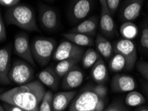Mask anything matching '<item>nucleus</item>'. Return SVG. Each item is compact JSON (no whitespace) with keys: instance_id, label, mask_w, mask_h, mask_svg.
<instances>
[{"instance_id":"f257e3e1","label":"nucleus","mask_w":148,"mask_h":111,"mask_svg":"<svg viewBox=\"0 0 148 111\" xmlns=\"http://www.w3.org/2000/svg\"><path fill=\"white\" fill-rule=\"evenodd\" d=\"M45 92V87L40 80H33L1 93L0 101L17 106L23 111H39Z\"/></svg>"},{"instance_id":"f03ea898","label":"nucleus","mask_w":148,"mask_h":111,"mask_svg":"<svg viewBox=\"0 0 148 111\" xmlns=\"http://www.w3.org/2000/svg\"><path fill=\"white\" fill-rule=\"evenodd\" d=\"M105 99L97 92L95 85L89 84L77 93L68 111H103Z\"/></svg>"},{"instance_id":"7ed1b4c3","label":"nucleus","mask_w":148,"mask_h":111,"mask_svg":"<svg viewBox=\"0 0 148 111\" xmlns=\"http://www.w3.org/2000/svg\"><path fill=\"white\" fill-rule=\"evenodd\" d=\"M5 19L7 23L26 31H40L33 8L27 5L19 3L14 7L8 8L5 10Z\"/></svg>"},{"instance_id":"20e7f679","label":"nucleus","mask_w":148,"mask_h":111,"mask_svg":"<svg viewBox=\"0 0 148 111\" xmlns=\"http://www.w3.org/2000/svg\"><path fill=\"white\" fill-rule=\"evenodd\" d=\"M56 42L54 39L36 37L31 43L32 53L35 62L41 67L46 66L53 57Z\"/></svg>"},{"instance_id":"39448f33","label":"nucleus","mask_w":148,"mask_h":111,"mask_svg":"<svg viewBox=\"0 0 148 111\" xmlns=\"http://www.w3.org/2000/svg\"><path fill=\"white\" fill-rule=\"evenodd\" d=\"M34 69L31 65L22 60H15L9 73L10 81L21 86L33 81Z\"/></svg>"},{"instance_id":"423d86ee","label":"nucleus","mask_w":148,"mask_h":111,"mask_svg":"<svg viewBox=\"0 0 148 111\" xmlns=\"http://www.w3.org/2000/svg\"><path fill=\"white\" fill-rule=\"evenodd\" d=\"M115 53L122 55L126 61V69L131 71L134 69L137 61V49L132 41L121 39L115 43L114 47Z\"/></svg>"},{"instance_id":"0eeeda50","label":"nucleus","mask_w":148,"mask_h":111,"mask_svg":"<svg viewBox=\"0 0 148 111\" xmlns=\"http://www.w3.org/2000/svg\"><path fill=\"white\" fill-rule=\"evenodd\" d=\"M14 53L32 67L36 66L32 53L29 37L25 33H19L14 38Z\"/></svg>"},{"instance_id":"6e6552de","label":"nucleus","mask_w":148,"mask_h":111,"mask_svg":"<svg viewBox=\"0 0 148 111\" xmlns=\"http://www.w3.org/2000/svg\"><path fill=\"white\" fill-rule=\"evenodd\" d=\"M85 53L84 47H79L68 41H63L54 51L53 59L56 61L71 58L82 57Z\"/></svg>"},{"instance_id":"1a4fd4ad","label":"nucleus","mask_w":148,"mask_h":111,"mask_svg":"<svg viewBox=\"0 0 148 111\" xmlns=\"http://www.w3.org/2000/svg\"><path fill=\"white\" fill-rule=\"evenodd\" d=\"M39 21L41 27L47 31H54L60 25V19L56 11L48 5L41 4L39 7Z\"/></svg>"},{"instance_id":"9d476101","label":"nucleus","mask_w":148,"mask_h":111,"mask_svg":"<svg viewBox=\"0 0 148 111\" xmlns=\"http://www.w3.org/2000/svg\"><path fill=\"white\" fill-rule=\"evenodd\" d=\"M12 47L8 45L0 49V84H10L12 83L9 79L11 67Z\"/></svg>"},{"instance_id":"9b49d317","label":"nucleus","mask_w":148,"mask_h":111,"mask_svg":"<svg viewBox=\"0 0 148 111\" xmlns=\"http://www.w3.org/2000/svg\"><path fill=\"white\" fill-rule=\"evenodd\" d=\"M101 16H100L99 27L102 34L111 37L115 33V23L112 15L109 12L106 0L100 1Z\"/></svg>"},{"instance_id":"f8f14e48","label":"nucleus","mask_w":148,"mask_h":111,"mask_svg":"<svg viewBox=\"0 0 148 111\" xmlns=\"http://www.w3.org/2000/svg\"><path fill=\"white\" fill-rule=\"evenodd\" d=\"M111 87L115 93H130L136 88V81L132 76L117 74L113 77Z\"/></svg>"},{"instance_id":"ddd939ff","label":"nucleus","mask_w":148,"mask_h":111,"mask_svg":"<svg viewBox=\"0 0 148 111\" xmlns=\"http://www.w3.org/2000/svg\"><path fill=\"white\" fill-rule=\"evenodd\" d=\"M84 73L77 65L64 76L61 88L64 90H71L79 87L84 81Z\"/></svg>"},{"instance_id":"4468645a","label":"nucleus","mask_w":148,"mask_h":111,"mask_svg":"<svg viewBox=\"0 0 148 111\" xmlns=\"http://www.w3.org/2000/svg\"><path fill=\"white\" fill-rule=\"evenodd\" d=\"M39 80L51 90L56 91L60 84V77L56 73L55 68L52 66L47 67L38 73Z\"/></svg>"},{"instance_id":"2eb2a0df","label":"nucleus","mask_w":148,"mask_h":111,"mask_svg":"<svg viewBox=\"0 0 148 111\" xmlns=\"http://www.w3.org/2000/svg\"><path fill=\"white\" fill-rule=\"evenodd\" d=\"M93 1L90 0H78L75 1L71 10V16L75 21L84 19L91 12Z\"/></svg>"},{"instance_id":"dca6fc26","label":"nucleus","mask_w":148,"mask_h":111,"mask_svg":"<svg viewBox=\"0 0 148 111\" xmlns=\"http://www.w3.org/2000/svg\"><path fill=\"white\" fill-rule=\"evenodd\" d=\"M77 95V91H61L53 97V111H63L71 104L74 97Z\"/></svg>"},{"instance_id":"f3484780","label":"nucleus","mask_w":148,"mask_h":111,"mask_svg":"<svg viewBox=\"0 0 148 111\" xmlns=\"http://www.w3.org/2000/svg\"><path fill=\"white\" fill-rule=\"evenodd\" d=\"M98 18L97 17H91L90 18L85 19L77 26L71 29L69 33H80L92 37L96 33L98 27Z\"/></svg>"},{"instance_id":"a211bd4d","label":"nucleus","mask_w":148,"mask_h":111,"mask_svg":"<svg viewBox=\"0 0 148 111\" xmlns=\"http://www.w3.org/2000/svg\"><path fill=\"white\" fill-rule=\"evenodd\" d=\"M143 2L144 1L141 0H132L127 1L122 10L123 20L126 21L135 20L140 16Z\"/></svg>"},{"instance_id":"6ab92c4d","label":"nucleus","mask_w":148,"mask_h":111,"mask_svg":"<svg viewBox=\"0 0 148 111\" xmlns=\"http://www.w3.org/2000/svg\"><path fill=\"white\" fill-rule=\"evenodd\" d=\"M91 77L97 84H104L108 79L107 67L103 59L100 57L91 69Z\"/></svg>"},{"instance_id":"aec40b11","label":"nucleus","mask_w":148,"mask_h":111,"mask_svg":"<svg viewBox=\"0 0 148 111\" xmlns=\"http://www.w3.org/2000/svg\"><path fill=\"white\" fill-rule=\"evenodd\" d=\"M63 37L67 41L73 43L79 47L92 46L94 43L93 39L91 37L75 33H66L63 34Z\"/></svg>"},{"instance_id":"412c9836","label":"nucleus","mask_w":148,"mask_h":111,"mask_svg":"<svg viewBox=\"0 0 148 111\" xmlns=\"http://www.w3.org/2000/svg\"><path fill=\"white\" fill-rule=\"evenodd\" d=\"M96 47L97 51L105 59L108 60L113 56L114 48L110 41L107 39L105 37L101 34L97 35L96 40Z\"/></svg>"},{"instance_id":"4be33fe9","label":"nucleus","mask_w":148,"mask_h":111,"mask_svg":"<svg viewBox=\"0 0 148 111\" xmlns=\"http://www.w3.org/2000/svg\"><path fill=\"white\" fill-rule=\"evenodd\" d=\"M82 57L71 58L68 59L60 61L55 67V70L59 77H64L65 75L71 71L73 67L77 66L80 61H82Z\"/></svg>"},{"instance_id":"5701e85b","label":"nucleus","mask_w":148,"mask_h":111,"mask_svg":"<svg viewBox=\"0 0 148 111\" xmlns=\"http://www.w3.org/2000/svg\"><path fill=\"white\" fill-rule=\"evenodd\" d=\"M121 35L124 38V39L132 41L138 36V27L136 24L132 21H125L121 25L120 29Z\"/></svg>"},{"instance_id":"b1692460","label":"nucleus","mask_w":148,"mask_h":111,"mask_svg":"<svg viewBox=\"0 0 148 111\" xmlns=\"http://www.w3.org/2000/svg\"><path fill=\"white\" fill-rule=\"evenodd\" d=\"M101 57L98 52L93 48H89L85 51L82 59V66L84 69H90Z\"/></svg>"},{"instance_id":"393cba45","label":"nucleus","mask_w":148,"mask_h":111,"mask_svg":"<svg viewBox=\"0 0 148 111\" xmlns=\"http://www.w3.org/2000/svg\"><path fill=\"white\" fill-rule=\"evenodd\" d=\"M109 68L114 73H118L126 69V61L122 55L119 53H115L109 62Z\"/></svg>"},{"instance_id":"a878e982","label":"nucleus","mask_w":148,"mask_h":111,"mask_svg":"<svg viewBox=\"0 0 148 111\" xmlns=\"http://www.w3.org/2000/svg\"><path fill=\"white\" fill-rule=\"evenodd\" d=\"M125 102V104L130 106H138L144 104L146 100L140 93L133 91L126 95Z\"/></svg>"},{"instance_id":"bb28decb","label":"nucleus","mask_w":148,"mask_h":111,"mask_svg":"<svg viewBox=\"0 0 148 111\" xmlns=\"http://www.w3.org/2000/svg\"><path fill=\"white\" fill-rule=\"evenodd\" d=\"M53 93L51 91L49 90L45 92L40 104L39 111H53Z\"/></svg>"},{"instance_id":"cd10ccee","label":"nucleus","mask_w":148,"mask_h":111,"mask_svg":"<svg viewBox=\"0 0 148 111\" xmlns=\"http://www.w3.org/2000/svg\"><path fill=\"white\" fill-rule=\"evenodd\" d=\"M137 70L145 79L148 80V63L140 61L137 64Z\"/></svg>"},{"instance_id":"c85d7f7f","label":"nucleus","mask_w":148,"mask_h":111,"mask_svg":"<svg viewBox=\"0 0 148 111\" xmlns=\"http://www.w3.org/2000/svg\"><path fill=\"white\" fill-rule=\"evenodd\" d=\"M120 3L121 1L119 0H107L106 1V5L112 16L115 14Z\"/></svg>"},{"instance_id":"c756f323","label":"nucleus","mask_w":148,"mask_h":111,"mask_svg":"<svg viewBox=\"0 0 148 111\" xmlns=\"http://www.w3.org/2000/svg\"><path fill=\"white\" fill-rule=\"evenodd\" d=\"M140 43L141 47L148 51V26H145L142 30Z\"/></svg>"},{"instance_id":"7c9ffc66","label":"nucleus","mask_w":148,"mask_h":111,"mask_svg":"<svg viewBox=\"0 0 148 111\" xmlns=\"http://www.w3.org/2000/svg\"><path fill=\"white\" fill-rule=\"evenodd\" d=\"M19 3V0H0V5L7 7V9L14 7L18 5Z\"/></svg>"},{"instance_id":"2f4dec72","label":"nucleus","mask_w":148,"mask_h":111,"mask_svg":"<svg viewBox=\"0 0 148 111\" xmlns=\"http://www.w3.org/2000/svg\"><path fill=\"white\" fill-rule=\"evenodd\" d=\"M6 39V30L3 18L0 12V42H3Z\"/></svg>"},{"instance_id":"473e14b6","label":"nucleus","mask_w":148,"mask_h":111,"mask_svg":"<svg viewBox=\"0 0 148 111\" xmlns=\"http://www.w3.org/2000/svg\"><path fill=\"white\" fill-rule=\"evenodd\" d=\"M108 111H127L126 108L118 102H115L107 108Z\"/></svg>"},{"instance_id":"72a5a7b5","label":"nucleus","mask_w":148,"mask_h":111,"mask_svg":"<svg viewBox=\"0 0 148 111\" xmlns=\"http://www.w3.org/2000/svg\"><path fill=\"white\" fill-rule=\"evenodd\" d=\"M135 111H148V107H145V106H142V107H140Z\"/></svg>"},{"instance_id":"f704fd0d","label":"nucleus","mask_w":148,"mask_h":111,"mask_svg":"<svg viewBox=\"0 0 148 111\" xmlns=\"http://www.w3.org/2000/svg\"><path fill=\"white\" fill-rule=\"evenodd\" d=\"M145 93H146L147 95L148 96V84L145 86Z\"/></svg>"},{"instance_id":"c9c22d12","label":"nucleus","mask_w":148,"mask_h":111,"mask_svg":"<svg viewBox=\"0 0 148 111\" xmlns=\"http://www.w3.org/2000/svg\"><path fill=\"white\" fill-rule=\"evenodd\" d=\"M0 111H5V109H4L3 106H2L1 104H0Z\"/></svg>"},{"instance_id":"e433bc0d","label":"nucleus","mask_w":148,"mask_h":111,"mask_svg":"<svg viewBox=\"0 0 148 111\" xmlns=\"http://www.w3.org/2000/svg\"><path fill=\"white\" fill-rule=\"evenodd\" d=\"M3 92H5V91H4V89L0 88V95H1V93H3Z\"/></svg>"},{"instance_id":"4c0bfd02","label":"nucleus","mask_w":148,"mask_h":111,"mask_svg":"<svg viewBox=\"0 0 148 111\" xmlns=\"http://www.w3.org/2000/svg\"><path fill=\"white\" fill-rule=\"evenodd\" d=\"M103 111H108V109H106V110H103Z\"/></svg>"},{"instance_id":"58836bf2","label":"nucleus","mask_w":148,"mask_h":111,"mask_svg":"<svg viewBox=\"0 0 148 111\" xmlns=\"http://www.w3.org/2000/svg\"><path fill=\"white\" fill-rule=\"evenodd\" d=\"M4 109H5V108H4ZM5 111H9V110H7V109H5Z\"/></svg>"}]
</instances>
